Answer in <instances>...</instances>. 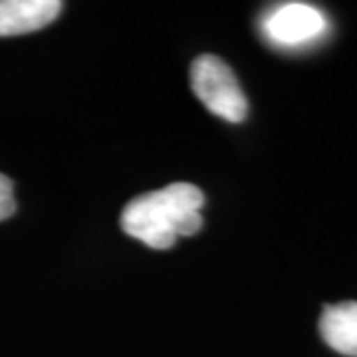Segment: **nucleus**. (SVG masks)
Returning <instances> with one entry per match:
<instances>
[{
    "instance_id": "obj_1",
    "label": "nucleus",
    "mask_w": 357,
    "mask_h": 357,
    "mask_svg": "<svg viewBox=\"0 0 357 357\" xmlns=\"http://www.w3.org/2000/svg\"><path fill=\"white\" fill-rule=\"evenodd\" d=\"M204 192L191 183H173L131 199L121 213V229L143 244L165 250L178 236H192L203 227Z\"/></svg>"
},
{
    "instance_id": "obj_2",
    "label": "nucleus",
    "mask_w": 357,
    "mask_h": 357,
    "mask_svg": "<svg viewBox=\"0 0 357 357\" xmlns=\"http://www.w3.org/2000/svg\"><path fill=\"white\" fill-rule=\"evenodd\" d=\"M191 88L211 114L241 123L248 114V102L234 72L218 56L203 54L191 64Z\"/></svg>"
},
{
    "instance_id": "obj_3",
    "label": "nucleus",
    "mask_w": 357,
    "mask_h": 357,
    "mask_svg": "<svg viewBox=\"0 0 357 357\" xmlns=\"http://www.w3.org/2000/svg\"><path fill=\"white\" fill-rule=\"evenodd\" d=\"M260 30L278 48H302L319 40L328 30L321 10L304 2H288L264 14Z\"/></svg>"
},
{
    "instance_id": "obj_4",
    "label": "nucleus",
    "mask_w": 357,
    "mask_h": 357,
    "mask_svg": "<svg viewBox=\"0 0 357 357\" xmlns=\"http://www.w3.org/2000/svg\"><path fill=\"white\" fill-rule=\"evenodd\" d=\"M60 0H0V36H20L48 26L62 10Z\"/></svg>"
},
{
    "instance_id": "obj_5",
    "label": "nucleus",
    "mask_w": 357,
    "mask_h": 357,
    "mask_svg": "<svg viewBox=\"0 0 357 357\" xmlns=\"http://www.w3.org/2000/svg\"><path fill=\"white\" fill-rule=\"evenodd\" d=\"M321 340L347 357H357V302L326 306L319 318Z\"/></svg>"
},
{
    "instance_id": "obj_6",
    "label": "nucleus",
    "mask_w": 357,
    "mask_h": 357,
    "mask_svg": "<svg viewBox=\"0 0 357 357\" xmlns=\"http://www.w3.org/2000/svg\"><path fill=\"white\" fill-rule=\"evenodd\" d=\"M14 211H16V201H14L13 181L0 173V220L13 217Z\"/></svg>"
}]
</instances>
